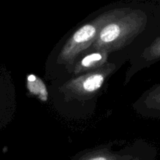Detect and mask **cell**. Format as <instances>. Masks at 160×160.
Wrapping results in <instances>:
<instances>
[{
  "mask_svg": "<svg viewBox=\"0 0 160 160\" xmlns=\"http://www.w3.org/2000/svg\"><path fill=\"white\" fill-rule=\"evenodd\" d=\"M128 9H129V7H128L127 10L125 11L124 14L122 17L121 20H114V21L109 22L102 28L99 32V35H98L100 43L109 44L115 42L118 38L122 32L121 24L123 23V17H124Z\"/></svg>",
  "mask_w": 160,
  "mask_h": 160,
  "instance_id": "7a4b0ae2",
  "label": "cell"
},
{
  "mask_svg": "<svg viewBox=\"0 0 160 160\" xmlns=\"http://www.w3.org/2000/svg\"><path fill=\"white\" fill-rule=\"evenodd\" d=\"M98 21L95 23H86L79 28L76 32L73 34L71 40L70 41L68 45L69 51H74L77 48H80L83 45H85L86 43L90 42L92 40L95 34H97V24Z\"/></svg>",
  "mask_w": 160,
  "mask_h": 160,
  "instance_id": "6da1fadb",
  "label": "cell"
},
{
  "mask_svg": "<svg viewBox=\"0 0 160 160\" xmlns=\"http://www.w3.org/2000/svg\"><path fill=\"white\" fill-rule=\"evenodd\" d=\"M148 57L151 59L160 58V38L148 49Z\"/></svg>",
  "mask_w": 160,
  "mask_h": 160,
  "instance_id": "8992f818",
  "label": "cell"
},
{
  "mask_svg": "<svg viewBox=\"0 0 160 160\" xmlns=\"http://www.w3.org/2000/svg\"><path fill=\"white\" fill-rule=\"evenodd\" d=\"M152 102H154V104L156 105V107L159 109H160V88H159L152 94Z\"/></svg>",
  "mask_w": 160,
  "mask_h": 160,
  "instance_id": "52a82bcc",
  "label": "cell"
},
{
  "mask_svg": "<svg viewBox=\"0 0 160 160\" xmlns=\"http://www.w3.org/2000/svg\"><path fill=\"white\" fill-rule=\"evenodd\" d=\"M104 76L102 73H95L88 76L82 82V89L86 92H97L104 83Z\"/></svg>",
  "mask_w": 160,
  "mask_h": 160,
  "instance_id": "3957f363",
  "label": "cell"
},
{
  "mask_svg": "<svg viewBox=\"0 0 160 160\" xmlns=\"http://www.w3.org/2000/svg\"><path fill=\"white\" fill-rule=\"evenodd\" d=\"M102 60V56L100 53H92L85 56L81 60V66L84 68H91L98 65Z\"/></svg>",
  "mask_w": 160,
  "mask_h": 160,
  "instance_id": "5b68a950",
  "label": "cell"
},
{
  "mask_svg": "<svg viewBox=\"0 0 160 160\" xmlns=\"http://www.w3.org/2000/svg\"><path fill=\"white\" fill-rule=\"evenodd\" d=\"M28 88L31 92L38 95L42 100L43 99L44 101H45L47 99L48 93H47L45 84L41 81V80H39L34 75H29L28 77Z\"/></svg>",
  "mask_w": 160,
  "mask_h": 160,
  "instance_id": "277c9868",
  "label": "cell"
}]
</instances>
